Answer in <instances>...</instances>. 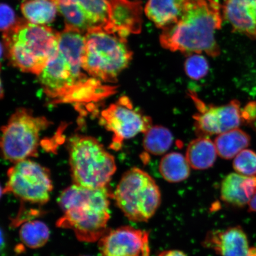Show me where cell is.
<instances>
[{"label": "cell", "mask_w": 256, "mask_h": 256, "mask_svg": "<svg viewBox=\"0 0 256 256\" xmlns=\"http://www.w3.org/2000/svg\"><path fill=\"white\" fill-rule=\"evenodd\" d=\"M222 9L216 0H186L177 20L162 30L161 46L172 52L218 56L216 34L222 28Z\"/></svg>", "instance_id": "1"}, {"label": "cell", "mask_w": 256, "mask_h": 256, "mask_svg": "<svg viewBox=\"0 0 256 256\" xmlns=\"http://www.w3.org/2000/svg\"><path fill=\"white\" fill-rule=\"evenodd\" d=\"M85 34L66 26L59 33L58 46L44 68L38 75L46 94L64 100L80 90H101L98 80L88 79L82 72Z\"/></svg>", "instance_id": "2"}, {"label": "cell", "mask_w": 256, "mask_h": 256, "mask_svg": "<svg viewBox=\"0 0 256 256\" xmlns=\"http://www.w3.org/2000/svg\"><path fill=\"white\" fill-rule=\"evenodd\" d=\"M106 188H90L74 184L58 200L64 215L58 220L60 228L72 230L83 242L100 240L110 218V197Z\"/></svg>", "instance_id": "3"}, {"label": "cell", "mask_w": 256, "mask_h": 256, "mask_svg": "<svg viewBox=\"0 0 256 256\" xmlns=\"http://www.w3.org/2000/svg\"><path fill=\"white\" fill-rule=\"evenodd\" d=\"M59 33L44 25L18 22L3 34L10 62L22 72L40 75L55 55Z\"/></svg>", "instance_id": "4"}, {"label": "cell", "mask_w": 256, "mask_h": 256, "mask_svg": "<svg viewBox=\"0 0 256 256\" xmlns=\"http://www.w3.org/2000/svg\"><path fill=\"white\" fill-rule=\"evenodd\" d=\"M132 56L126 38L104 28L85 34L82 68L99 81L116 82L118 76L129 66Z\"/></svg>", "instance_id": "5"}, {"label": "cell", "mask_w": 256, "mask_h": 256, "mask_svg": "<svg viewBox=\"0 0 256 256\" xmlns=\"http://www.w3.org/2000/svg\"><path fill=\"white\" fill-rule=\"evenodd\" d=\"M68 147L74 184L90 188H106L116 170L114 156L90 136L73 137Z\"/></svg>", "instance_id": "6"}, {"label": "cell", "mask_w": 256, "mask_h": 256, "mask_svg": "<svg viewBox=\"0 0 256 256\" xmlns=\"http://www.w3.org/2000/svg\"><path fill=\"white\" fill-rule=\"evenodd\" d=\"M114 198L128 219L146 222L154 215L161 204V192L151 176L134 168L120 179Z\"/></svg>", "instance_id": "7"}, {"label": "cell", "mask_w": 256, "mask_h": 256, "mask_svg": "<svg viewBox=\"0 0 256 256\" xmlns=\"http://www.w3.org/2000/svg\"><path fill=\"white\" fill-rule=\"evenodd\" d=\"M42 116L19 108L2 128L1 148L6 160L14 163L36 155L42 131L50 124Z\"/></svg>", "instance_id": "8"}, {"label": "cell", "mask_w": 256, "mask_h": 256, "mask_svg": "<svg viewBox=\"0 0 256 256\" xmlns=\"http://www.w3.org/2000/svg\"><path fill=\"white\" fill-rule=\"evenodd\" d=\"M6 192L32 204H44L50 200L53 185L49 171L38 163L24 160L14 163L8 172Z\"/></svg>", "instance_id": "9"}, {"label": "cell", "mask_w": 256, "mask_h": 256, "mask_svg": "<svg viewBox=\"0 0 256 256\" xmlns=\"http://www.w3.org/2000/svg\"><path fill=\"white\" fill-rule=\"evenodd\" d=\"M102 123L114 134L112 145L114 150H119L124 140L146 133L152 126V118L134 108L126 96L102 112Z\"/></svg>", "instance_id": "10"}, {"label": "cell", "mask_w": 256, "mask_h": 256, "mask_svg": "<svg viewBox=\"0 0 256 256\" xmlns=\"http://www.w3.org/2000/svg\"><path fill=\"white\" fill-rule=\"evenodd\" d=\"M190 97L198 110L194 115V120L195 132L199 137L220 135L238 129L243 123L242 108L238 100L216 106L204 104L194 92H190Z\"/></svg>", "instance_id": "11"}, {"label": "cell", "mask_w": 256, "mask_h": 256, "mask_svg": "<svg viewBox=\"0 0 256 256\" xmlns=\"http://www.w3.org/2000/svg\"><path fill=\"white\" fill-rule=\"evenodd\" d=\"M66 26L86 34L104 28L108 20L110 0H54Z\"/></svg>", "instance_id": "12"}, {"label": "cell", "mask_w": 256, "mask_h": 256, "mask_svg": "<svg viewBox=\"0 0 256 256\" xmlns=\"http://www.w3.org/2000/svg\"><path fill=\"white\" fill-rule=\"evenodd\" d=\"M103 256H151L149 233L124 226L110 230L99 240Z\"/></svg>", "instance_id": "13"}, {"label": "cell", "mask_w": 256, "mask_h": 256, "mask_svg": "<svg viewBox=\"0 0 256 256\" xmlns=\"http://www.w3.org/2000/svg\"><path fill=\"white\" fill-rule=\"evenodd\" d=\"M142 14L140 0H110L108 20L104 28L126 38L139 34L142 30Z\"/></svg>", "instance_id": "14"}, {"label": "cell", "mask_w": 256, "mask_h": 256, "mask_svg": "<svg viewBox=\"0 0 256 256\" xmlns=\"http://www.w3.org/2000/svg\"><path fill=\"white\" fill-rule=\"evenodd\" d=\"M203 243L204 248L222 256H252L248 236L238 226L213 230L207 234Z\"/></svg>", "instance_id": "15"}, {"label": "cell", "mask_w": 256, "mask_h": 256, "mask_svg": "<svg viewBox=\"0 0 256 256\" xmlns=\"http://www.w3.org/2000/svg\"><path fill=\"white\" fill-rule=\"evenodd\" d=\"M222 14L234 32L256 38V0H225Z\"/></svg>", "instance_id": "16"}, {"label": "cell", "mask_w": 256, "mask_h": 256, "mask_svg": "<svg viewBox=\"0 0 256 256\" xmlns=\"http://www.w3.org/2000/svg\"><path fill=\"white\" fill-rule=\"evenodd\" d=\"M256 192V176L231 174L224 178L220 186L222 200L236 207L248 204Z\"/></svg>", "instance_id": "17"}, {"label": "cell", "mask_w": 256, "mask_h": 256, "mask_svg": "<svg viewBox=\"0 0 256 256\" xmlns=\"http://www.w3.org/2000/svg\"><path fill=\"white\" fill-rule=\"evenodd\" d=\"M186 0H148L144 12L158 28L163 30L180 16Z\"/></svg>", "instance_id": "18"}, {"label": "cell", "mask_w": 256, "mask_h": 256, "mask_svg": "<svg viewBox=\"0 0 256 256\" xmlns=\"http://www.w3.org/2000/svg\"><path fill=\"white\" fill-rule=\"evenodd\" d=\"M218 155L215 144L206 137H199L188 144L186 154L192 168L204 170L212 168Z\"/></svg>", "instance_id": "19"}, {"label": "cell", "mask_w": 256, "mask_h": 256, "mask_svg": "<svg viewBox=\"0 0 256 256\" xmlns=\"http://www.w3.org/2000/svg\"><path fill=\"white\" fill-rule=\"evenodd\" d=\"M250 136L242 130L235 129L220 134L215 140L216 149L220 158L230 160L235 158L250 144Z\"/></svg>", "instance_id": "20"}, {"label": "cell", "mask_w": 256, "mask_h": 256, "mask_svg": "<svg viewBox=\"0 0 256 256\" xmlns=\"http://www.w3.org/2000/svg\"><path fill=\"white\" fill-rule=\"evenodd\" d=\"M190 168L186 158L182 154L172 152L163 156L159 170L166 181L178 183L190 177Z\"/></svg>", "instance_id": "21"}, {"label": "cell", "mask_w": 256, "mask_h": 256, "mask_svg": "<svg viewBox=\"0 0 256 256\" xmlns=\"http://www.w3.org/2000/svg\"><path fill=\"white\" fill-rule=\"evenodd\" d=\"M21 10L28 22L44 25L54 21L58 10L54 0H25Z\"/></svg>", "instance_id": "22"}, {"label": "cell", "mask_w": 256, "mask_h": 256, "mask_svg": "<svg viewBox=\"0 0 256 256\" xmlns=\"http://www.w3.org/2000/svg\"><path fill=\"white\" fill-rule=\"evenodd\" d=\"M174 136L168 128L162 126H152L145 133L143 146L146 152L154 156L164 154L170 148Z\"/></svg>", "instance_id": "23"}, {"label": "cell", "mask_w": 256, "mask_h": 256, "mask_svg": "<svg viewBox=\"0 0 256 256\" xmlns=\"http://www.w3.org/2000/svg\"><path fill=\"white\" fill-rule=\"evenodd\" d=\"M19 235L25 246L31 248H38L46 244L50 236V229L40 220H31L21 226Z\"/></svg>", "instance_id": "24"}, {"label": "cell", "mask_w": 256, "mask_h": 256, "mask_svg": "<svg viewBox=\"0 0 256 256\" xmlns=\"http://www.w3.org/2000/svg\"><path fill=\"white\" fill-rule=\"evenodd\" d=\"M210 66L206 58L200 54H190L184 62V71L190 78L200 80L209 72Z\"/></svg>", "instance_id": "25"}, {"label": "cell", "mask_w": 256, "mask_h": 256, "mask_svg": "<svg viewBox=\"0 0 256 256\" xmlns=\"http://www.w3.org/2000/svg\"><path fill=\"white\" fill-rule=\"evenodd\" d=\"M232 165L240 174L256 176V153L251 150H242L235 156Z\"/></svg>", "instance_id": "26"}, {"label": "cell", "mask_w": 256, "mask_h": 256, "mask_svg": "<svg viewBox=\"0 0 256 256\" xmlns=\"http://www.w3.org/2000/svg\"><path fill=\"white\" fill-rule=\"evenodd\" d=\"M1 28L3 32L10 30L17 22L15 21V14L12 9L7 4H2L1 8Z\"/></svg>", "instance_id": "27"}, {"label": "cell", "mask_w": 256, "mask_h": 256, "mask_svg": "<svg viewBox=\"0 0 256 256\" xmlns=\"http://www.w3.org/2000/svg\"><path fill=\"white\" fill-rule=\"evenodd\" d=\"M243 123L252 124L256 120V102H249L242 108Z\"/></svg>", "instance_id": "28"}, {"label": "cell", "mask_w": 256, "mask_h": 256, "mask_svg": "<svg viewBox=\"0 0 256 256\" xmlns=\"http://www.w3.org/2000/svg\"><path fill=\"white\" fill-rule=\"evenodd\" d=\"M158 256H187L183 252L172 250L164 251L160 254Z\"/></svg>", "instance_id": "29"}, {"label": "cell", "mask_w": 256, "mask_h": 256, "mask_svg": "<svg viewBox=\"0 0 256 256\" xmlns=\"http://www.w3.org/2000/svg\"><path fill=\"white\" fill-rule=\"evenodd\" d=\"M248 210L250 212H256V192L249 202Z\"/></svg>", "instance_id": "30"}, {"label": "cell", "mask_w": 256, "mask_h": 256, "mask_svg": "<svg viewBox=\"0 0 256 256\" xmlns=\"http://www.w3.org/2000/svg\"><path fill=\"white\" fill-rule=\"evenodd\" d=\"M251 256H256V247L251 248Z\"/></svg>", "instance_id": "31"}, {"label": "cell", "mask_w": 256, "mask_h": 256, "mask_svg": "<svg viewBox=\"0 0 256 256\" xmlns=\"http://www.w3.org/2000/svg\"></svg>", "instance_id": "32"}]
</instances>
